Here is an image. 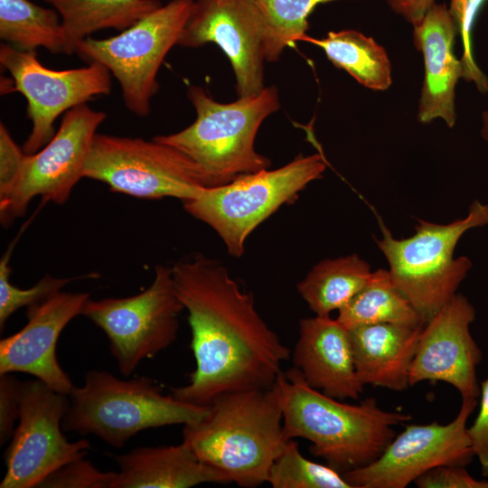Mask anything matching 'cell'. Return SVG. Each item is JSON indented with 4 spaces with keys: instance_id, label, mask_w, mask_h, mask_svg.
I'll list each match as a JSON object with an SVG mask.
<instances>
[{
    "instance_id": "1",
    "label": "cell",
    "mask_w": 488,
    "mask_h": 488,
    "mask_svg": "<svg viewBox=\"0 0 488 488\" xmlns=\"http://www.w3.org/2000/svg\"><path fill=\"white\" fill-rule=\"evenodd\" d=\"M171 268L188 312L195 359L188 383L173 388L172 395L210 406L226 393L272 387L291 351L260 316L252 294L220 261L202 254Z\"/></svg>"
},
{
    "instance_id": "2",
    "label": "cell",
    "mask_w": 488,
    "mask_h": 488,
    "mask_svg": "<svg viewBox=\"0 0 488 488\" xmlns=\"http://www.w3.org/2000/svg\"><path fill=\"white\" fill-rule=\"evenodd\" d=\"M274 386L286 439L310 441L309 451L341 474L378 459L396 436L393 427L412 418L380 408L373 397L357 405L329 397L311 387L295 366L282 371Z\"/></svg>"
},
{
    "instance_id": "3",
    "label": "cell",
    "mask_w": 488,
    "mask_h": 488,
    "mask_svg": "<svg viewBox=\"0 0 488 488\" xmlns=\"http://www.w3.org/2000/svg\"><path fill=\"white\" fill-rule=\"evenodd\" d=\"M287 441L274 385L223 394L202 418L183 428V442L200 460L243 488L267 483Z\"/></svg>"
},
{
    "instance_id": "4",
    "label": "cell",
    "mask_w": 488,
    "mask_h": 488,
    "mask_svg": "<svg viewBox=\"0 0 488 488\" xmlns=\"http://www.w3.org/2000/svg\"><path fill=\"white\" fill-rule=\"evenodd\" d=\"M187 97L196 111L194 122L177 133L153 138L189 158L207 187L270 167V160L256 151L255 139L263 121L280 108L275 86L230 103L215 100L197 85L188 89Z\"/></svg>"
},
{
    "instance_id": "5",
    "label": "cell",
    "mask_w": 488,
    "mask_h": 488,
    "mask_svg": "<svg viewBox=\"0 0 488 488\" xmlns=\"http://www.w3.org/2000/svg\"><path fill=\"white\" fill-rule=\"evenodd\" d=\"M209 406H198L163 393L153 379L121 380L99 370L89 371L84 384L69 395L62 429L93 435L121 448L137 433L202 418Z\"/></svg>"
},
{
    "instance_id": "6",
    "label": "cell",
    "mask_w": 488,
    "mask_h": 488,
    "mask_svg": "<svg viewBox=\"0 0 488 488\" xmlns=\"http://www.w3.org/2000/svg\"><path fill=\"white\" fill-rule=\"evenodd\" d=\"M488 225V204L474 201L467 215L448 224L418 220L416 232L395 239L380 220L381 239L376 242L389 265V275L424 323L451 298L472 267L466 257L454 258L465 231Z\"/></svg>"
},
{
    "instance_id": "7",
    "label": "cell",
    "mask_w": 488,
    "mask_h": 488,
    "mask_svg": "<svg viewBox=\"0 0 488 488\" xmlns=\"http://www.w3.org/2000/svg\"><path fill=\"white\" fill-rule=\"evenodd\" d=\"M326 164L319 154L299 155L288 164L241 175L220 186L205 187L183 201L184 210L209 225L227 251L240 257L251 232L283 204L294 201Z\"/></svg>"
},
{
    "instance_id": "8",
    "label": "cell",
    "mask_w": 488,
    "mask_h": 488,
    "mask_svg": "<svg viewBox=\"0 0 488 488\" xmlns=\"http://www.w3.org/2000/svg\"><path fill=\"white\" fill-rule=\"evenodd\" d=\"M192 2L171 0L115 36L85 38L75 53L89 63L105 66L119 83L126 108L146 117L159 89L158 70L177 45Z\"/></svg>"
},
{
    "instance_id": "9",
    "label": "cell",
    "mask_w": 488,
    "mask_h": 488,
    "mask_svg": "<svg viewBox=\"0 0 488 488\" xmlns=\"http://www.w3.org/2000/svg\"><path fill=\"white\" fill-rule=\"evenodd\" d=\"M183 310L172 268L157 265L152 284L142 292L127 297L89 299L82 314L104 332L118 371L128 377L143 360L155 357L174 343Z\"/></svg>"
},
{
    "instance_id": "10",
    "label": "cell",
    "mask_w": 488,
    "mask_h": 488,
    "mask_svg": "<svg viewBox=\"0 0 488 488\" xmlns=\"http://www.w3.org/2000/svg\"><path fill=\"white\" fill-rule=\"evenodd\" d=\"M83 177L144 199L174 197L183 202L207 187L196 165L175 148L155 138L99 133L93 138Z\"/></svg>"
},
{
    "instance_id": "11",
    "label": "cell",
    "mask_w": 488,
    "mask_h": 488,
    "mask_svg": "<svg viewBox=\"0 0 488 488\" xmlns=\"http://www.w3.org/2000/svg\"><path fill=\"white\" fill-rule=\"evenodd\" d=\"M69 396L34 379L22 381L20 416L5 453L0 488H35L61 466L83 458L87 439L70 442L62 434Z\"/></svg>"
},
{
    "instance_id": "12",
    "label": "cell",
    "mask_w": 488,
    "mask_h": 488,
    "mask_svg": "<svg viewBox=\"0 0 488 488\" xmlns=\"http://www.w3.org/2000/svg\"><path fill=\"white\" fill-rule=\"evenodd\" d=\"M104 111L85 104L63 114L53 137L34 154H25L19 175L10 192L0 199L1 222L5 225L23 216L31 201L63 204L83 178L84 166Z\"/></svg>"
},
{
    "instance_id": "13",
    "label": "cell",
    "mask_w": 488,
    "mask_h": 488,
    "mask_svg": "<svg viewBox=\"0 0 488 488\" xmlns=\"http://www.w3.org/2000/svg\"><path fill=\"white\" fill-rule=\"evenodd\" d=\"M0 63L13 78L11 91L20 92L27 101V117L32 122L23 146L27 155L36 153L53 137L54 122L61 114L111 91L110 71L98 62L52 70L42 64L35 51H21L4 43Z\"/></svg>"
},
{
    "instance_id": "14",
    "label": "cell",
    "mask_w": 488,
    "mask_h": 488,
    "mask_svg": "<svg viewBox=\"0 0 488 488\" xmlns=\"http://www.w3.org/2000/svg\"><path fill=\"white\" fill-rule=\"evenodd\" d=\"M476 405V399H462L457 416L446 425L405 426L378 459L343 476L352 488H405L434 467L466 466L474 456L466 422Z\"/></svg>"
},
{
    "instance_id": "15",
    "label": "cell",
    "mask_w": 488,
    "mask_h": 488,
    "mask_svg": "<svg viewBox=\"0 0 488 488\" xmlns=\"http://www.w3.org/2000/svg\"><path fill=\"white\" fill-rule=\"evenodd\" d=\"M264 39V19L255 0H193L177 45H218L231 64L241 98L266 87Z\"/></svg>"
},
{
    "instance_id": "16",
    "label": "cell",
    "mask_w": 488,
    "mask_h": 488,
    "mask_svg": "<svg viewBox=\"0 0 488 488\" xmlns=\"http://www.w3.org/2000/svg\"><path fill=\"white\" fill-rule=\"evenodd\" d=\"M475 309L455 294L429 321L420 333L413 359L409 386L424 380L443 381L455 388L462 399H477L476 367L482 352L470 333Z\"/></svg>"
},
{
    "instance_id": "17",
    "label": "cell",
    "mask_w": 488,
    "mask_h": 488,
    "mask_svg": "<svg viewBox=\"0 0 488 488\" xmlns=\"http://www.w3.org/2000/svg\"><path fill=\"white\" fill-rule=\"evenodd\" d=\"M89 299V293L60 291L27 307V324L0 341V374L27 373L69 396L75 386L58 361L57 342L65 326L82 314Z\"/></svg>"
},
{
    "instance_id": "18",
    "label": "cell",
    "mask_w": 488,
    "mask_h": 488,
    "mask_svg": "<svg viewBox=\"0 0 488 488\" xmlns=\"http://www.w3.org/2000/svg\"><path fill=\"white\" fill-rule=\"evenodd\" d=\"M456 27L445 4L434 3L413 25V43L422 53L424 78L417 118L427 124L436 118L453 127L456 121L455 88L463 77L460 59L454 52Z\"/></svg>"
},
{
    "instance_id": "19",
    "label": "cell",
    "mask_w": 488,
    "mask_h": 488,
    "mask_svg": "<svg viewBox=\"0 0 488 488\" xmlns=\"http://www.w3.org/2000/svg\"><path fill=\"white\" fill-rule=\"evenodd\" d=\"M292 361L305 381L325 395L359 399L364 385L357 375L349 330L330 315L303 318Z\"/></svg>"
},
{
    "instance_id": "20",
    "label": "cell",
    "mask_w": 488,
    "mask_h": 488,
    "mask_svg": "<svg viewBox=\"0 0 488 488\" xmlns=\"http://www.w3.org/2000/svg\"><path fill=\"white\" fill-rule=\"evenodd\" d=\"M422 326L376 324L349 330L354 364L363 385L404 391Z\"/></svg>"
},
{
    "instance_id": "21",
    "label": "cell",
    "mask_w": 488,
    "mask_h": 488,
    "mask_svg": "<svg viewBox=\"0 0 488 488\" xmlns=\"http://www.w3.org/2000/svg\"><path fill=\"white\" fill-rule=\"evenodd\" d=\"M118 471L112 488H188L230 483L222 472L203 463L183 441L176 446H140L114 456Z\"/></svg>"
},
{
    "instance_id": "22",
    "label": "cell",
    "mask_w": 488,
    "mask_h": 488,
    "mask_svg": "<svg viewBox=\"0 0 488 488\" xmlns=\"http://www.w3.org/2000/svg\"><path fill=\"white\" fill-rule=\"evenodd\" d=\"M61 15L70 53L91 33L123 31L163 5L160 0H44Z\"/></svg>"
},
{
    "instance_id": "23",
    "label": "cell",
    "mask_w": 488,
    "mask_h": 488,
    "mask_svg": "<svg viewBox=\"0 0 488 488\" xmlns=\"http://www.w3.org/2000/svg\"><path fill=\"white\" fill-rule=\"evenodd\" d=\"M301 42L324 50L328 60L367 89L387 90L392 84L391 63L385 48L356 30L331 31L317 39L305 34Z\"/></svg>"
},
{
    "instance_id": "24",
    "label": "cell",
    "mask_w": 488,
    "mask_h": 488,
    "mask_svg": "<svg viewBox=\"0 0 488 488\" xmlns=\"http://www.w3.org/2000/svg\"><path fill=\"white\" fill-rule=\"evenodd\" d=\"M372 272L369 264L352 254L320 261L298 283L297 291L315 315H330L361 291Z\"/></svg>"
},
{
    "instance_id": "25",
    "label": "cell",
    "mask_w": 488,
    "mask_h": 488,
    "mask_svg": "<svg viewBox=\"0 0 488 488\" xmlns=\"http://www.w3.org/2000/svg\"><path fill=\"white\" fill-rule=\"evenodd\" d=\"M0 38L21 51L70 55L60 14L30 0H0Z\"/></svg>"
},
{
    "instance_id": "26",
    "label": "cell",
    "mask_w": 488,
    "mask_h": 488,
    "mask_svg": "<svg viewBox=\"0 0 488 488\" xmlns=\"http://www.w3.org/2000/svg\"><path fill=\"white\" fill-rule=\"evenodd\" d=\"M338 312L336 319L348 330L376 324L425 325L385 269L372 272L363 288Z\"/></svg>"
},
{
    "instance_id": "27",
    "label": "cell",
    "mask_w": 488,
    "mask_h": 488,
    "mask_svg": "<svg viewBox=\"0 0 488 488\" xmlns=\"http://www.w3.org/2000/svg\"><path fill=\"white\" fill-rule=\"evenodd\" d=\"M342 0H255L265 23L264 53L267 62L307 34L308 17L321 4Z\"/></svg>"
},
{
    "instance_id": "28",
    "label": "cell",
    "mask_w": 488,
    "mask_h": 488,
    "mask_svg": "<svg viewBox=\"0 0 488 488\" xmlns=\"http://www.w3.org/2000/svg\"><path fill=\"white\" fill-rule=\"evenodd\" d=\"M267 483L273 488H352L333 467L305 458L294 439L274 462Z\"/></svg>"
},
{
    "instance_id": "29",
    "label": "cell",
    "mask_w": 488,
    "mask_h": 488,
    "mask_svg": "<svg viewBox=\"0 0 488 488\" xmlns=\"http://www.w3.org/2000/svg\"><path fill=\"white\" fill-rule=\"evenodd\" d=\"M8 250L0 260V329L3 331L9 317L22 307L39 304L61 291L72 278L45 275L29 288H20L11 282L12 268Z\"/></svg>"
},
{
    "instance_id": "30",
    "label": "cell",
    "mask_w": 488,
    "mask_h": 488,
    "mask_svg": "<svg viewBox=\"0 0 488 488\" xmlns=\"http://www.w3.org/2000/svg\"><path fill=\"white\" fill-rule=\"evenodd\" d=\"M484 1L450 0L448 7L463 44V53L460 59L463 67L462 79L466 82L473 83L481 93H488V78L474 58L472 32L479 10Z\"/></svg>"
},
{
    "instance_id": "31",
    "label": "cell",
    "mask_w": 488,
    "mask_h": 488,
    "mask_svg": "<svg viewBox=\"0 0 488 488\" xmlns=\"http://www.w3.org/2000/svg\"><path fill=\"white\" fill-rule=\"evenodd\" d=\"M116 472H102L83 458L70 462L49 474L39 488H112Z\"/></svg>"
},
{
    "instance_id": "32",
    "label": "cell",
    "mask_w": 488,
    "mask_h": 488,
    "mask_svg": "<svg viewBox=\"0 0 488 488\" xmlns=\"http://www.w3.org/2000/svg\"><path fill=\"white\" fill-rule=\"evenodd\" d=\"M22 381L12 373L0 374V443L9 441L20 416Z\"/></svg>"
},
{
    "instance_id": "33",
    "label": "cell",
    "mask_w": 488,
    "mask_h": 488,
    "mask_svg": "<svg viewBox=\"0 0 488 488\" xmlns=\"http://www.w3.org/2000/svg\"><path fill=\"white\" fill-rule=\"evenodd\" d=\"M414 483L418 488H488V481L474 479L461 465L434 467Z\"/></svg>"
},
{
    "instance_id": "34",
    "label": "cell",
    "mask_w": 488,
    "mask_h": 488,
    "mask_svg": "<svg viewBox=\"0 0 488 488\" xmlns=\"http://www.w3.org/2000/svg\"><path fill=\"white\" fill-rule=\"evenodd\" d=\"M25 153L13 139L5 124H0V199L6 196L19 175Z\"/></svg>"
},
{
    "instance_id": "35",
    "label": "cell",
    "mask_w": 488,
    "mask_h": 488,
    "mask_svg": "<svg viewBox=\"0 0 488 488\" xmlns=\"http://www.w3.org/2000/svg\"><path fill=\"white\" fill-rule=\"evenodd\" d=\"M481 399L478 415L467 427L474 455L477 456L483 476L488 477V378L481 383Z\"/></svg>"
},
{
    "instance_id": "36",
    "label": "cell",
    "mask_w": 488,
    "mask_h": 488,
    "mask_svg": "<svg viewBox=\"0 0 488 488\" xmlns=\"http://www.w3.org/2000/svg\"><path fill=\"white\" fill-rule=\"evenodd\" d=\"M435 0H387L390 9L412 26L421 21Z\"/></svg>"
},
{
    "instance_id": "37",
    "label": "cell",
    "mask_w": 488,
    "mask_h": 488,
    "mask_svg": "<svg viewBox=\"0 0 488 488\" xmlns=\"http://www.w3.org/2000/svg\"><path fill=\"white\" fill-rule=\"evenodd\" d=\"M481 123V136L485 142L488 143V109L482 112Z\"/></svg>"
}]
</instances>
